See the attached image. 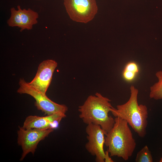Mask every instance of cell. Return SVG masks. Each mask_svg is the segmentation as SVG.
<instances>
[{"mask_svg":"<svg viewBox=\"0 0 162 162\" xmlns=\"http://www.w3.org/2000/svg\"><path fill=\"white\" fill-rule=\"evenodd\" d=\"M108 98L97 92L89 96L79 106V117L87 124L100 125L107 133L113 127L115 120L109 113L113 107Z\"/></svg>","mask_w":162,"mask_h":162,"instance_id":"6da1fadb","label":"cell"},{"mask_svg":"<svg viewBox=\"0 0 162 162\" xmlns=\"http://www.w3.org/2000/svg\"><path fill=\"white\" fill-rule=\"evenodd\" d=\"M112 128L105 135L104 144L110 157L117 156L127 160L136 147L133 134L125 120L116 117Z\"/></svg>","mask_w":162,"mask_h":162,"instance_id":"7a4b0ae2","label":"cell"},{"mask_svg":"<svg viewBox=\"0 0 162 162\" xmlns=\"http://www.w3.org/2000/svg\"><path fill=\"white\" fill-rule=\"evenodd\" d=\"M130 96L125 103L113 107L110 112L115 117H118L126 121L133 130L141 137L146 134L148 124V111L144 105H139L137 97L138 90L131 85L130 87Z\"/></svg>","mask_w":162,"mask_h":162,"instance_id":"3957f363","label":"cell"},{"mask_svg":"<svg viewBox=\"0 0 162 162\" xmlns=\"http://www.w3.org/2000/svg\"><path fill=\"white\" fill-rule=\"evenodd\" d=\"M19 88L17 92L20 94H27L35 100V105L38 110H41L45 115H50L62 112L66 113L68 110L64 104L56 103L50 99L46 95L30 85L23 79H20L19 82Z\"/></svg>","mask_w":162,"mask_h":162,"instance_id":"277c9868","label":"cell"},{"mask_svg":"<svg viewBox=\"0 0 162 162\" xmlns=\"http://www.w3.org/2000/svg\"><path fill=\"white\" fill-rule=\"evenodd\" d=\"M64 4L70 18L77 22H89L98 11L96 0H64Z\"/></svg>","mask_w":162,"mask_h":162,"instance_id":"5b68a950","label":"cell"},{"mask_svg":"<svg viewBox=\"0 0 162 162\" xmlns=\"http://www.w3.org/2000/svg\"><path fill=\"white\" fill-rule=\"evenodd\" d=\"M54 129H26L19 127L17 131V143L21 146L22 153L20 161H22L29 153L34 154L37 146L41 140L53 131Z\"/></svg>","mask_w":162,"mask_h":162,"instance_id":"8992f818","label":"cell"},{"mask_svg":"<svg viewBox=\"0 0 162 162\" xmlns=\"http://www.w3.org/2000/svg\"><path fill=\"white\" fill-rule=\"evenodd\" d=\"M87 125L86 131L88 141L86 144V148L92 155L95 157L96 162H104V146L107 133L99 125L93 124Z\"/></svg>","mask_w":162,"mask_h":162,"instance_id":"52a82bcc","label":"cell"},{"mask_svg":"<svg viewBox=\"0 0 162 162\" xmlns=\"http://www.w3.org/2000/svg\"><path fill=\"white\" fill-rule=\"evenodd\" d=\"M57 66V62L54 60L47 59L43 61L39 64L34 78L28 84L46 94Z\"/></svg>","mask_w":162,"mask_h":162,"instance_id":"ba28073f","label":"cell"},{"mask_svg":"<svg viewBox=\"0 0 162 162\" xmlns=\"http://www.w3.org/2000/svg\"><path fill=\"white\" fill-rule=\"evenodd\" d=\"M66 117L65 113L62 112L45 116L30 115L26 118L22 127L26 129H54L58 127L62 119Z\"/></svg>","mask_w":162,"mask_h":162,"instance_id":"9c48e42d","label":"cell"},{"mask_svg":"<svg viewBox=\"0 0 162 162\" xmlns=\"http://www.w3.org/2000/svg\"><path fill=\"white\" fill-rule=\"evenodd\" d=\"M17 8L19 10L21 16L22 26L20 31L21 32L26 29H32L33 26L38 23L37 19L39 17L38 13L29 8L22 9L20 5L17 6Z\"/></svg>","mask_w":162,"mask_h":162,"instance_id":"30bf717a","label":"cell"},{"mask_svg":"<svg viewBox=\"0 0 162 162\" xmlns=\"http://www.w3.org/2000/svg\"><path fill=\"white\" fill-rule=\"evenodd\" d=\"M158 81L150 88L149 97L156 100L162 99V70L157 72Z\"/></svg>","mask_w":162,"mask_h":162,"instance_id":"8fae6325","label":"cell"},{"mask_svg":"<svg viewBox=\"0 0 162 162\" xmlns=\"http://www.w3.org/2000/svg\"><path fill=\"white\" fill-rule=\"evenodd\" d=\"M10 16L7 21L8 26L10 27H17L21 28L22 23L21 14L19 9L16 10L14 7L10 10Z\"/></svg>","mask_w":162,"mask_h":162,"instance_id":"7c38bea8","label":"cell"},{"mask_svg":"<svg viewBox=\"0 0 162 162\" xmlns=\"http://www.w3.org/2000/svg\"><path fill=\"white\" fill-rule=\"evenodd\" d=\"M136 162H152L151 153L148 146L146 145L137 153L135 160Z\"/></svg>","mask_w":162,"mask_h":162,"instance_id":"4fadbf2b","label":"cell"},{"mask_svg":"<svg viewBox=\"0 0 162 162\" xmlns=\"http://www.w3.org/2000/svg\"><path fill=\"white\" fill-rule=\"evenodd\" d=\"M124 70L135 73L136 74L139 71V68L137 64L133 62L128 63L126 65Z\"/></svg>","mask_w":162,"mask_h":162,"instance_id":"5bb4252c","label":"cell"},{"mask_svg":"<svg viewBox=\"0 0 162 162\" xmlns=\"http://www.w3.org/2000/svg\"><path fill=\"white\" fill-rule=\"evenodd\" d=\"M136 74L135 73L124 70L122 76L125 80L130 82L134 79Z\"/></svg>","mask_w":162,"mask_h":162,"instance_id":"9a60e30c","label":"cell"},{"mask_svg":"<svg viewBox=\"0 0 162 162\" xmlns=\"http://www.w3.org/2000/svg\"><path fill=\"white\" fill-rule=\"evenodd\" d=\"M104 161L105 162H113V160L112 159L109 155V153L108 150L105 152L104 157Z\"/></svg>","mask_w":162,"mask_h":162,"instance_id":"2e32d148","label":"cell"},{"mask_svg":"<svg viewBox=\"0 0 162 162\" xmlns=\"http://www.w3.org/2000/svg\"><path fill=\"white\" fill-rule=\"evenodd\" d=\"M159 162H162V157L160 158V160Z\"/></svg>","mask_w":162,"mask_h":162,"instance_id":"e0dca14e","label":"cell"},{"mask_svg":"<svg viewBox=\"0 0 162 162\" xmlns=\"http://www.w3.org/2000/svg\"><path fill=\"white\" fill-rule=\"evenodd\" d=\"M35 0L39 1V0Z\"/></svg>","mask_w":162,"mask_h":162,"instance_id":"ac0fdd59","label":"cell"}]
</instances>
